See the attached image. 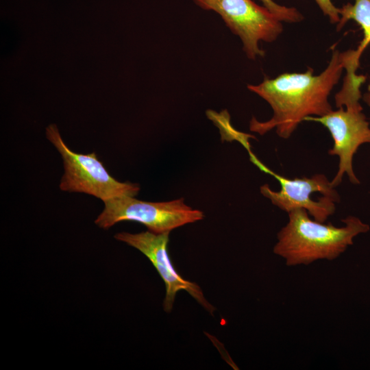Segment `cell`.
I'll return each mask as SVG.
<instances>
[{
  "instance_id": "cell-8",
  "label": "cell",
  "mask_w": 370,
  "mask_h": 370,
  "mask_svg": "<svg viewBox=\"0 0 370 370\" xmlns=\"http://www.w3.org/2000/svg\"><path fill=\"white\" fill-rule=\"evenodd\" d=\"M114 237L137 249L151 261L165 284L166 294L162 306L166 312H171L177 293L184 290L208 312L213 314L216 308L205 298L198 284L184 279L173 267L168 251L169 232L156 234L148 230L131 234L123 232Z\"/></svg>"
},
{
  "instance_id": "cell-5",
  "label": "cell",
  "mask_w": 370,
  "mask_h": 370,
  "mask_svg": "<svg viewBox=\"0 0 370 370\" xmlns=\"http://www.w3.org/2000/svg\"><path fill=\"white\" fill-rule=\"evenodd\" d=\"M200 8L219 14L227 27L238 36L247 57H264L259 42L275 41L283 31L280 21L264 6L252 0H193Z\"/></svg>"
},
{
  "instance_id": "cell-1",
  "label": "cell",
  "mask_w": 370,
  "mask_h": 370,
  "mask_svg": "<svg viewBox=\"0 0 370 370\" xmlns=\"http://www.w3.org/2000/svg\"><path fill=\"white\" fill-rule=\"evenodd\" d=\"M351 50H333L325 69L317 75L308 68L304 73H284L275 78H265L247 88L264 99L273 110L267 121L253 117L251 132L264 135L273 129L283 138H289L299 124L308 116H321L332 110L328 98L345 69Z\"/></svg>"
},
{
  "instance_id": "cell-3",
  "label": "cell",
  "mask_w": 370,
  "mask_h": 370,
  "mask_svg": "<svg viewBox=\"0 0 370 370\" xmlns=\"http://www.w3.org/2000/svg\"><path fill=\"white\" fill-rule=\"evenodd\" d=\"M46 136L60 153L64 169L60 188L69 192L84 193L103 201L123 195L136 196L138 184L121 182L112 177L95 152L81 154L64 143L56 124L46 128Z\"/></svg>"
},
{
  "instance_id": "cell-2",
  "label": "cell",
  "mask_w": 370,
  "mask_h": 370,
  "mask_svg": "<svg viewBox=\"0 0 370 370\" xmlns=\"http://www.w3.org/2000/svg\"><path fill=\"white\" fill-rule=\"evenodd\" d=\"M288 214V221L277 235L273 253L290 267L333 260L353 244L354 237L369 230L368 224L353 216L341 220L343 226L336 227L311 219L304 209L297 208Z\"/></svg>"
},
{
  "instance_id": "cell-6",
  "label": "cell",
  "mask_w": 370,
  "mask_h": 370,
  "mask_svg": "<svg viewBox=\"0 0 370 370\" xmlns=\"http://www.w3.org/2000/svg\"><path fill=\"white\" fill-rule=\"evenodd\" d=\"M251 160L262 171L273 176L280 183L279 191L271 189L268 184L260 186V193L271 203L289 212L297 208L306 210L316 221L325 222L335 212V203L340 197L331 181L323 174L310 177L287 178L277 174L261 163L249 151Z\"/></svg>"
},
{
  "instance_id": "cell-10",
  "label": "cell",
  "mask_w": 370,
  "mask_h": 370,
  "mask_svg": "<svg viewBox=\"0 0 370 370\" xmlns=\"http://www.w3.org/2000/svg\"><path fill=\"white\" fill-rule=\"evenodd\" d=\"M260 1L262 3L263 6L282 22L297 23L304 19L302 14L295 8L280 5L273 0Z\"/></svg>"
},
{
  "instance_id": "cell-11",
  "label": "cell",
  "mask_w": 370,
  "mask_h": 370,
  "mask_svg": "<svg viewBox=\"0 0 370 370\" xmlns=\"http://www.w3.org/2000/svg\"><path fill=\"white\" fill-rule=\"evenodd\" d=\"M323 14L328 16L332 23L337 24L340 19L339 8H336L332 0H314Z\"/></svg>"
},
{
  "instance_id": "cell-7",
  "label": "cell",
  "mask_w": 370,
  "mask_h": 370,
  "mask_svg": "<svg viewBox=\"0 0 370 370\" xmlns=\"http://www.w3.org/2000/svg\"><path fill=\"white\" fill-rule=\"evenodd\" d=\"M305 121L320 123L332 136L334 145L328 153L339 158L338 169L331 181L332 185H339L345 173L352 183L358 184L360 182L353 171V157L361 145L370 143L369 123L361 105L345 109L341 107L321 116H308Z\"/></svg>"
},
{
  "instance_id": "cell-9",
  "label": "cell",
  "mask_w": 370,
  "mask_h": 370,
  "mask_svg": "<svg viewBox=\"0 0 370 370\" xmlns=\"http://www.w3.org/2000/svg\"><path fill=\"white\" fill-rule=\"evenodd\" d=\"M354 1V3H348L339 8L340 19L336 24V30L340 31L349 20L360 25L364 37L356 51L362 55L370 43V0Z\"/></svg>"
},
{
  "instance_id": "cell-4",
  "label": "cell",
  "mask_w": 370,
  "mask_h": 370,
  "mask_svg": "<svg viewBox=\"0 0 370 370\" xmlns=\"http://www.w3.org/2000/svg\"><path fill=\"white\" fill-rule=\"evenodd\" d=\"M104 209L95 221L99 227L108 230L123 221H132L145 225L156 234L172 230L204 219L201 210L193 209L184 199L169 201L149 202L123 195L106 200Z\"/></svg>"
},
{
  "instance_id": "cell-12",
  "label": "cell",
  "mask_w": 370,
  "mask_h": 370,
  "mask_svg": "<svg viewBox=\"0 0 370 370\" xmlns=\"http://www.w3.org/2000/svg\"><path fill=\"white\" fill-rule=\"evenodd\" d=\"M363 100L370 107V92H367L364 95Z\"/></svg>"
}]
</instances>
